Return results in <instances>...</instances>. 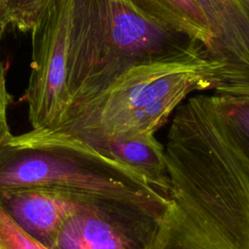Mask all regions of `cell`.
I'll return each mask as SVG.
<instances>
[{"label": "cell", "mask_w": 249, "mask_h": 249, "mask_svg": "<svg viewBox=\"0 0 249 249\" xmlns=\"http://www.w3.org/2000/svg\"><path fill=\"white\" fill-rule=\"evenodd\" d=\"M163 148L167 205L151 249H249V165L231 107L187 99Z\"/></svg>", "instance_id": "cell-1"}, {"label": "cell", "mask_w": 249, "mask_h": 249, "mask_svg": "<svg viewBox=\"0 0 249 249\" xmlns=\"http://www.w3.org/2000/svg\"><path fill=\"white\" fill-rule=\"evenodd\" d=\"M219 73L202 49L134 65L51 131L100 157L121 142L156 139L189 94L215 89Z\"/></svg>", "instance_id": "cell-2"}, {"label": "cell", "mask_w": 249, "mask_h": 249, "mask_svg": "<svg viewBox=\"0 0 249 249\" xmlns=\"http://www.w3.org/2000/svg\"><path fill=\"white\" fill-rule=\"evenodd\" d=\"M50 187L166 199L135 171L46 129H31L0 148V189Z\"/></svg>", "instance_id": "cell-3"}, {"label": "cell", "mask_w": 249, "mask_h": 249, "mask_svg": "<svg viewBox=\"0 0 249 249\" xmlns=\"http://www.w3.org/2000/svg\"><path fill=\"white\" fill-rule=\"evenodd\" d=\"M89 17L94 74L87 102L134 65L178 56L200 47L163 27L136 0H89Z\"/></svg>", "instance_id": "cell-4"}, {"label": "cell", "mask_w": 249, "mask_h": 249, "mask_svg": "<svg viewBox=\"0 0 249 249\" xmlns=\"http://www.w3.org/2000/svg\"><path fill=\"white\" fill-rule=\"evenodd\" d=\"M167 200L90 194L53 249H151Z\"/></svg>", "instance_id": "cell-5"}, {"label": "cell", "mask_w": 249, "mask_h": 249, "mask_svg": "<svg viewBox=\"0 0 249 249\" xmlns=\"http://www.w3.org/2000/svg\"><path fill=\"white\" fill-rule=\"evenodd\" d=\"M73 1L51 0L30 31V74L21 99L27 104L32 129H55L69 111L67 61Z\"/></svg>", "instance_id": "cell-6"}, {"label": "cell", "mask_w": 249, "mask_h": 249, "mask_svg": "<svg viewBox=\"0 0 249 249\" xmlns=\"http://www.w3.org/2000/svg\"><path fill=\"white\" fill-rule=\"evenodd\" d=\"M212 33L209 58L220 65L214 94L229 106L249 104V0H196Z\"/></svg>", "instance_id": "cell-7"}, {"label": "cell", "mask_w": 249, "mask_h": 249, "mask_svg": "<svg viewBox=\"0 0 249 249\" xmlns=\"http://www.w3.org/2000/svg\"><path fill=\"white\" fill-rule=\"evenodd\" d=\"M90 194L50 187L0 189V205L32 237L53 249L65 221Z\"/></svg>", "instance_id": "cell-8"}, {"label": "cell", "mask_w": 249, "mask_h": 249, "mask_svg": "<svg viewBox=\"0 0 249 249\" xmlns=\"http://www.w3.org/2000/svg\"><path fill=\"white\" fill-rule=\"evenodd\" d=\"M51 0H0V27L30 32Z\"/></svg>", "instance_id": "cell-9"}, {"label": "cell", "mask_w": 249, "mask_h": 249, "mask_svg": "<svg viewBox=\"0 0 249 249\" xmlns=\"http://www.w3.org/2000/svg\"><path fill=\"white\" fill-rule=\"evenodd\" d=\"M172 14L191 26L206 43L209 49L213 45L212 33L209 30L205 17L196 0H159Z\"/></svg>", "instance_id": "cell-10"}, {"label": "cell", "mask_w": 249, "mask_h": 249, "mask_svg": "<svg viewBox=\"0 0 249 249\" xmlns=\"http://www.w3.org/2000/svg\"><path fill=\"white\" fill-rule=\"evenodd\" d=\"M0 249H50L27 233L0 205Z\"/></svg>", "instance_id": "cell-11"}, {"label": "cell", "mask_w": 249, "mask_h": 249, "mask_svg": "<svg viewBox=\"0 0 249 249\" xmlns=\"http://www.w3.org/2000/svg\"><path fill=\"white\" fill-rule=\"evenodd\" d=\"M5 33L6 31L0 28V46H1L2 38ZM10 100H11V95L7 89V84H6V71H5V67L1 59V53H0V148L4 146L13 136L10 130L8 118H7V112H8Z\"/></svg>", "instance_id": "cell-12"}, {"label": "cell", "mask_w": 249, "mask_h": 249, "mask_svg": "<svg viewBox=\"0 0 249 249\" xmlns=\"http://www.w3.org/2000/svg\"><path fill=\"white\" fill-rule=\"evenodd\" d=\"M231 109L239 126L241 145L249 165V104Z\"/></svg>", "instance_id": "cell-13"}]
</instances>
